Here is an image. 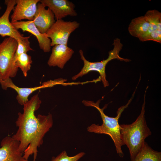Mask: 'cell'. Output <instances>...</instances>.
<instances>
[{
	"label": "cell",
	"instance_id": "cell-1",
	"mask_svg": "<svg viewBox=\"0 0 161 161\" xmlns=\"http://www.w3.org/2000/svg\"><path fill=\"white\" fill-rule=\"evenodd\" d=\"M41 101L37 94L32 96L23 106V113L19 112L16 122L18 129L12 137L19 142V150L23 153V157L28 160L33 155V161H35L38 148L43 143V138L52 126V114H39L35 112L40 107Z\"/></svg>",
	"mask_w": 161,
	"mask_h": 161
},
{
	"label": "cell",
	"instance_id": "cell-2",
	"mask_svg": "<svg viewBox=\"0 0 161 161\" xmlns=\"http://www.w3.org/2000/svg\"><path fill=\"white\" fill-rule=\"evenodd\" d=\"M135 92V91L127 103L118 109L117 112V114L115 117H110L104 114L103 111L107 107V105H105L103 108H100L99 106L100 100H98L96 102L86 100L82 101L83 103L86 106L94 107L98 111L103 122L101 125L95 124H92L87 128V131L90 132L108 135L113 141L117 152L121 157H123L124 156L122 147L124 144L120 138V128L119 120L122 112L128 107L131 102Z\"/></svg>",
	"mask_w": 161,
	"mask_h": 161
},
{
	"label": "cell",
	"instance_id": "cell-3",
	"mask_svg": "<svg viewBox=\"0 0 161 161\" xmlns=\"http://www.w3.org/2000/svg\"><path fill=\"white\" fill-rule=\"evenodd\" d=\"M141 113L136 120L131 124H120V138L124 145L128 148L131 161L142 148L145 139L151 134L147 124L145 116V96Z\"/></svg>",
	"mask_w": 161,
	"mask_h": 161
},
{
	"label": "cell",
	"instance_id": "cell-4",
	"mask_svg": "<svg viewBox=\"0 0 161 161\" xmlns=\"http://www.w3.org/2000/svg\"><path fill=\"white\" fill-rule=\"evenodd\" d=\"M113 45L114 46L113 49L109 52L108 58L100 62H91L87 60L84 56L83 51L80 49L79 52L80 59L83 61L84 65L80 72L72 77V79L75 80L89 72L96 71L100 74L99 78L104 86L106 87L109 86V83L106 79L105 72L106 67L107 63L110 61L116 59L125 62L129 61V59L122 58L119 55V53L123 46L120 39L117 38L114 39Z\"/></svg>",
	"mask_w": 161,
	"mask_h": 161
},
{
	"label": "cell",
	"instance_id": "cell-5",
	"mask_svg": "<svg viewBox=\"0 0 161 161\" xmlns=\"http://www.w3.org/2000/svg\"><path fill=\"white\" fill-rule=\"evenodd\" d=\"M17 41L13 38H5L0 43V74L2 80L16 76L18 68L14 62L17 48Z\"/></svg>",
	"mask_w": 161,
	"mask_h": 161
},
{
	"label": "cell",
	"instance_id": "cell-6",
	"mask_svg": "<svg viewBox=\"0 0 161 161\" xmlns=\"http://www.w3.org/2000/svg\"><path fill=\"white\" fill-rule=\"evenodd\" d=\"M79 26V23L76 21L56 20L46 33L51 40V47L57 44L67 45L70 34Z\"/></svg>",
	"mask_w": 161,
	"mask_h": 161
},
{
	"label": "cell",
	"instance_id": "cell-7",
	"mask_svg": "<svg viewBox=\"0 0 161 161\" xmlns=\"http://www.w3.org/2000/svg\"><path fill=\"white\" fill-rule=\"evenodd\" d=\"M61 80L60 79L50 80L43 82L41 86L30 88H22L18 86L13 83L11 78L2 80L0 84L4 90H6L8 88L14 89L17 93L16 99L20 105L23 106L29 100V96L34 92L41 89L50 87L61 84L62 83Z\"/></svg>",
	"mask_w": 161,
	"mask_h": 161
},
{
	"label": "cell",
	"instance_id": "cell-8",
	"mask_svg": "<svg viewBox=\"0 0 161 161\" xmlns=\"http://www.w3.org/2000/svg\"><path fill=\"white\" fill-rule=\"evenodd\" d=\"M40 0H16V5L11 16V23L24 19L33 20Z\"/></svg>",
	"mask_w": 161,
	"mask_h": 161
},
{
	"label": "cell",
	"instance_id": "cell-9",
	"mask_svg": "<svg viewBox=\"0 0 161 161\" xmlns=\"http://www.w3.org/2000/svg\"><path fill=\"white\" fill-rule=\"evenodd\" d=\"M19 142L12 137L6 136L0 143V161H29L19 150Z\"/></svg>",
	"mask_w": 161,
	"mask_h": 161
},
{
	"label": "cell",
	"instance_id": "cell-10",
	"mask_svg": "<svg viewBox=\"0 0 161 161\" xmlns=\"http://www.w3.org/2000/svg\"><path fill=\"white\" fill-rule=\"evenodd\" d=\"M6 10L0 17V35L2 37L8 36L16 41L21 40L24 37L13 26L9 20L10 13L16 5V0H5Z\"/></svg>",
	"mask_w": 161,
	"mask_h": 161
},
{
	"label": "cell",
	"instance_id": "cell-11",
	"mask_svg": "<svg viewBox=\"0 0 161 161\" xmlns=\"http://www.w3.org/2000/svg\"><path fill=\"white\" fill-rule=\"evenodd\" d=\"M40 2L51 10L56 20L68 16H75L77 15L75 10V4L69 0H41Z\"/></svg>",
	"mask_w": 161,
	"mask_h": 161
},
{
	"label": "cell",
	"instance_id": "cell-12",
	"mask_svg": "<svg viewBox=\"0 0 161 161\" xmlns=\"http://www.w3.org/2000/svg\"><path fill=\"white\" fill-rule=\"evenodd\" d=\"M17 30L21 29L23 32H27L35 36L38 41L41 49L44 52H49L51 50V41L46 33H41L32 21H21L11 23Z\"/></svg>",
	"mask_w": 161,
	"mask_h": 161
},
{
	"label": "cell",
	"instance_id": "cell-13",
	"mask_svg": "<svg viewBox=\"0 0 161 161\" xmlns=\"http://www.w3.org/2000/svg\"><path fill=\"white\" fill-rule=\"evenodd\" d=\"M44 5L39 2L33 21L40 32L46 33L55 21L54 14L49 8L46 9Z\"/></svg>",
	"mask_w": 161,
	"mask_h": 161
},
{
	"label": "cell",
	"instance_id": "cell-14",
	"mask_svg": "<svg viewBox=\"0 0 161 161\" xmlns=\"http://www.w3.org/2000/svg\"><path fill=\"white\" fill-rule=\"evenodd\" d=\"M74 52L67 45H55L52 48L47 64L49 66H57L63 69L67 62L71 58Z\"/></svg>",
	"mask_w": 161,
	"mask_h": 161
},
{
	"label": "cell",
	"instance_id": "cell-15",
	"mask_svg": "<svg viewBox=\"0 0 161 161\" xmlns=\"http://www.w3.org/2000/svg\"><path fill=\"white\" fill-rule=\"evenodd\" d=\"M149 26L148 21L144 15L132 19L129 25L128 31L131 35L138 38L146 33Z\"/></svg>",
	"mask_w": 161,
	"mask_h": 161
},
{
	"label": "cell",
	"instance_id": "cell-16",
	"mask_svg": "<svg viewBox=\"0 0 161 161\" xmlns=\"http://www.w3.org/2000/svg\"><path fill=\"white\" fill-rule=\"evenodd\" d=\"M145 16L147 18L149 24L148 29L146 33L138 38L141 41L151 33L157 30H161V13L155 10L148 11Z\"/></svg>",
	"mask_w": 161,
	"mask_h": 161
},
{
	"label": "cell",
	"instance_id": "cell-17",
	"mask_svg": "<svg viewBox=\"0 0 161 161\" xmlns=\"http://www.w3.org/2000/svg\"><path fill=\"white\" fill-rule=\"evenodd\" d=\"M133 161H161V152L153 150L145 142Z\"/></svg>",
	"mask_w": 161,
	"mask_h": 161
},
{
	"label": "cell",
	"instance_id": "cell-18",
	"mask_svg": "<svg viewBox=\"0 0 161 161\" xmlns=\"http://www.w3.org/2000/svg\"><path fill=\"white\" fill-rule=\"evenodd\" d=\"M15 63L16 66L21 69L24 76L26 77L32 63L31 56L27 53H22L17 58Z\"/></svg>",
	"mask_w": 161,
	"mask_h": 161
},
{
	"label": "cell",
	"instance_id": "cell-19",
	"mask_svg": "<svg viewBox=\"0 0 161 161\" xmlns=\"http://www.w3.org/2000/svg\"><path fill=\"white\" fill-rule=\"evenodd\" d=\"M30 38V36L24 37L23 39L17 41V47L14 56V63L16 59L20 55L27 53L30 51L33 50L30 46L29 41Z\"/></svg>",
	"mask_w": 161,
	"mask_h": 161
},
{
	"label": "cell",
	"instance_id": "cell-20",
	"mask_svg": "<svg viewBox=\"0 0 161 161\" xmlns=\"http://www.w3.org/2000/svg\"><path fill=\"white\" fill-rule=\"evenodd\" d=\"M85 154L80 152L72 156H68L66 152L63 151L56 157H52L51 161H78Z\"/></svg>",
	"mask_w": 161,
	"mask_h": 161
},
{
	"label": "cell",
	"instance_id": "cell-21",
	"mask_svg": "<svg viewBox=\"0 0 161 161\" xmlns=\"http://www.w3.org/2000/svg\"><path fill=\"white\" fill-rule=\"evenodd\" d=\"M2 80V79H1V75L0 74V83H1V80Z\"/></svg>",
	"mask_w": 161,
	"mask_h": 161
},
{
	"label": "cell",
	"instance_id": "cell-22",
	"mask_svg": "<svg viewBox=\"0 0 161 161\" xmlns=\"http://www.w3.org/2000/svg\"><path fill=\"white\" fill-rule=\"evenodd\" d=\"M1 9V7L0 4V10Z\"/></svg>",
	"mask_w": 161,
	"mask_h": 161
}]
</instances>
